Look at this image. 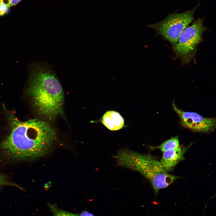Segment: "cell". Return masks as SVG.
<instances>
[{
	"label": "cell",
	"mask_w": 216,
	"mask_h": 216,
	"mask_svg": "<svg viewBox=\"0 0 216 216\" xmlns=\"http://www.w3.org/2000/svg\"><path fill=\"white\" fill-rule=\"evenodd\" d=\"M32 70L28 94L37 112L47 119L53 120L63 113V89L48 65L36 64Z\"/></svg>",
	"instance_id": "7a4b0ae2"
},
{
	"label": "cell",
	"mask_w": 216,
	"mask_h": 216,
	"mask_svg": "<svg viewBox=\"0 0 216 216\" xmlns=\"http://www.w3.org/2000/svg\"><path fill=\"white\" fill-rule=\"evenodd\" d=\"M199 5L183 13L169 14L161 21L148 24L147 26L155 30L157 34L174 45L176 43L184 30L194 20V12Z\"/></svg>",
	"instance_id": "5b68a950"
},
{
	"label": "cell",
	"mask_w": 216,
	"mask_h": 216,
	"mask_svg": "<svg viewBox=\"0 0 216 216\" xmlns=\"http://www.w3.org/2000/svg\"><path fill=\"white\" fill-rule=\"evenodd\" d=\"M10 124L9 134L0 141V152L10 161L34 160L47 154L56 137L55 130L49 123L37 119L26 121L6 111Z\"/></svg>",
	"instance_id": "6da1fadb"
},
{
	"label": "cell",
	"mask_w": 216,
	"mask_h": 216,
	"mask_svg": "<svg viewBox=\"0 0 216 216\" xmlns=\"http://www.w3.org/2000/svg\"><path fill=\"white\" fill-rule=\"evenodd\" d=\"M22 0H0V3H2L7 5L9 8L14 6Z\"/></svg>",
	"instance_id": "8fae6325"
},
{
	"label": "cell",
	"mask_w": 216,
	"mask_h": 216,
	"mask_svg": "<svg viewBox=\"0 0 216 216\" xmlns=\"http://www.w3.org/2000/svg\"><path fill=\"white\" fill-rule=\"evenodd\" d=\"M172 106L180 118V123L184 127L197 132L209 133L216 127V119L202 116L195 112L184 111L177 107L174 102Z\"/></svg>",
	"instance_id": "8992f818"
},
{
	"label": "cell",
	"mask_w": 216,
	"mask_h": 216,
	"mask_svg": "<svg viewBox=\"0 0 216 216\" xmlns=\"http://www.w3.org/2000/svg\"><path fill=\"white\" fill-rule=\"evenodd\" d=\"M203 20L199 18L188 26L181 34L176 43L172 45L174 58L180 59L183 65L194 60L197 46L203 41L202 34L207 29L203 25Z\"/></svg>",
	"instance_id": "277c9868"
},
{
	"label": "cell",
	"mask_w": 216,
	"mask_h": 216,
	"mask_svg": "<svg viewBox=\"0 0 216 216\" xmlns=\"http://www.w3.org/2000/svg\"><path fill=\"white\" fill-rule=\"evenodd\" d=\"M9 7L6 4L0 3V16H2L8 12Z\"/></svg>",
	"instance_id": "7c38bea8"
},
{
	"label": "cell",
	"mask_w": 216,
	"mask_h": 216,
	"mask_svg": "<svg viewBox=\"0 0 216 216\" xmlns=\"http://www.w3.org/2000/svg\"><path fill=\"white\" fill-rule=\"evenodd\" d=\"M113 157L118 166L138 172L147 178L156 194L178 178L168 173L160 161L149 154H142L124 148L120 149Z\"/></svg>",
	"instance_id": "3957f363"
},
{
	"label": "cell",
	"mask_w": 216,
	"mask_h": 216,
	"mask_svg": "<svg viewBox=\"0 0 216 216\" xmlns=\"http://www.w3.org/2000/svg\"><path fill=\"white\" fill-rule=\"evenodd\" d=\"M49 206L53 214V216H95L86 211H82L79 214H75L59 209L51 204H50Z\"/></svg>",
	"instance_id": "9c48e42d"
},
{
	"label": "cell",
	"mask_w": 216,
	"mask_h": 216,
	"mask_svg": "<svg viewBox=\"0 0 216 216\" xmlns=\"http://www.w3.org/2000/svg\"><path fill=\"white\" fill-rule=\"evenodd\" d=\"M101 122L111 130H117L121 129L124 124L123 118L118 112L114 111H107L103 116Z\"/></svg>",
	"instance_id": "ba28073f"
},
{
	"label": "cell",
	"mask_w": 216,
	"mask_h": 216,
	"mask_svg": "<svg viewBox=\"0 0 216 216\" xmlns=\"http://www.w3.org/2000/svg\"><path fill=\"white\" fill-rule=\"evenodd\" d=\"M4 186H15L22 189V188L18 185L9 182L7 178L0 172V188Z\"/></svg>",
	"instance_id": "30bf717a"
},
{
	"label": "cell",
	"mask_w": 216,
	"mask_h": 216,
	"mask_svg": "<svg viewBox=\"0 0 216 216\" xmlns=\"http://www.w3.org/2000/svg\"><path fill=\"white\" fill-rule=\"evenodd\" d=\"M151 148L158 149L162 152L160 162L167 172L172 170L177 164L184 158V154L188 149L187 147L180 146L178 136L167 140L158 146L151 147Z\"/></svg>",
	"instance_id": "52a82bcc"
}]
</instances>
